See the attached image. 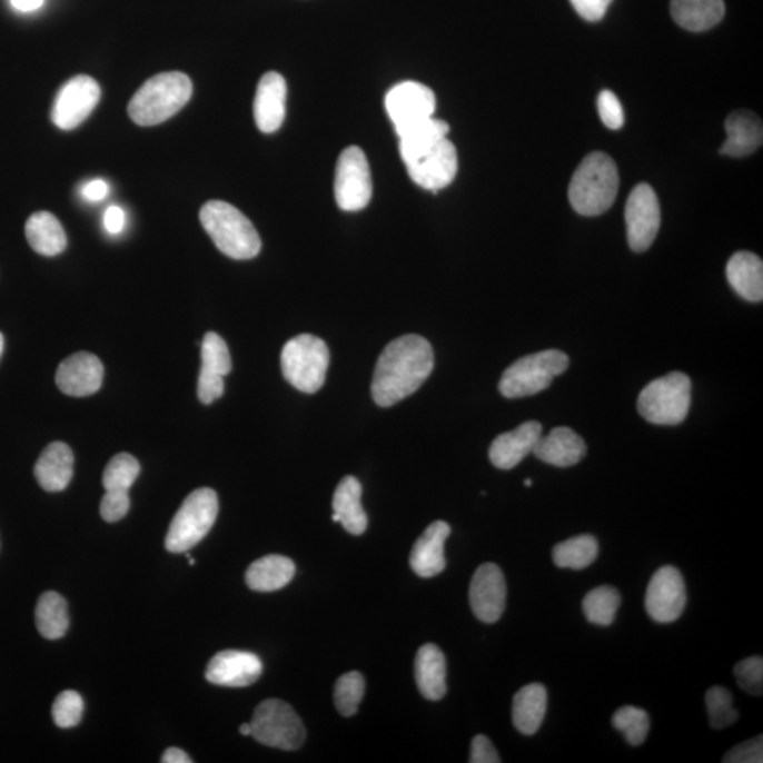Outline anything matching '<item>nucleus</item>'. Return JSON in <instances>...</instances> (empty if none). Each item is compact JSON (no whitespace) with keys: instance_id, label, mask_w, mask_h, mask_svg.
Wrapping results in <instances>:
<instances>
[{"instance_id":"a878e982","label":"nucleus","mask_w":763,"mask_h":763,"mask_svg":"<svg viewBox=\"0 0 763 763\" xmlns=\"http://www.w3.org/2000/svg\"><path fill=\"white\" fill-rule=\"evenodd\" d=\"M415 676L423 697L438 702L447 693V663L440 647L427 644L417 652Z\"/></svg>"},{"instance_id":"5701e85b","label":"nucleus","mask_w":763,"mask_h":763,"mask_svg":"<svg viewBox=\"0 0 763 763\" xmlns=\"http://www.w3.org/2000/svg\"><path fill=\"white\" fill-rule=\"evenodd\" d=\"M533 454L543 463L566 468L582 462L587 454V446L572 428L556 427L547 436H541Z\"/></svg>"},{"instance_id":"8fccbe9b","label":"nucleus","mask_w":763,"mask_h":763,"mask_svg":"<svg viewBox=\"0 0 763 763\" xmlns=\"http://www.w3.org/2000/svg\"><path fill=\"white\" fill-rule=\"evenodd\" d=\"M83 197L90 201H101L108 195V185L102 180H93L83 187Z\"/></svg>"},{"instance_id":"79ce46f5","label":"nucleus","mask_w":763,"mask_h":763,"mask_svg":"<svg viewBox=\"0 0 763 763\" xmlns=\"http://www.w3.org/2000/svg\"><path fill=\"white\" fill-rule=\"evenodd\" d=\"M735 677L740 687L754 696L763 693V658L760 656L744 658L735 666Z\"/></svg>"},{"instance_id":"37998d69","label":"nucleus","mask_w":763,"mask_h":763,"mask_svg":"<svg viewBox=\"0 0 763 763\" xmlns=\"http://www.w3.org/2000/svg\"><path fill=\"white\" fill-rule=\"evenodd\" d=\"M598 113L606 128L618 130L624 127L625 115L618 97L613 91L604 90L598 96Z\"/></svg>"},{"instance_id":"473e14b6","label":"nucleus","mask_w":763,"mask_h":763,"mask_svg":"<svg viewBox=\"0 0 763 763\" xmlns=\"http://www.w3.org/2000/svg\"><path fill=\"white\" fill-rule=\"evenodd\" d=\"M448 132L449 125L442 119L432 117L423 120V122L399 136L402 160H404V164H407V161L415 159L416 156L432 148L438 140L447 138Z\"/></svg>"},{"instance_id":"dca6fc26","label":"nucleus","mask_w":763,"mask_h":763,"mask_svg":"<svg viewBox=\"0 0 763 763\" xmlns=\"http://www.w3.org/2000/svg\"><path fill=\"white\" fill-rule=\"evenodd\" d=\"M201 373L198 376V399L211 405L224 395V378L232 369L228 345L217 333H207L201 344Z\"/></svg>"},{"instance_id":"c756f323","label":"nucleus","mask_w":763,"mask_h":763,"mask_svg":"<svg viewBox=\"0 0 763 763\" xmlns=\"http://www.w3.org/2000/svg\"><path fill=\"white\" fill-rule=\"evenodd\" d=\"M295 563L280 554H269L250 564L245 582L254 592L270 593L286 587L295 577Z\"/></svg>"},{"instance_id":"f257e3e1","label":"nucleus","mask_w":763,"mask_h":763,"mask_svg":"<svg viewBox=\"0 0 763 763\" xmlns=\"http://www.w3.org/2000/svg\"><path fill=\"white\" fill-rule=\"evenodd\" d=\"M435 368V353L426 338L409 334L394 339L380 354L373 379V397L380 407L399 404L425 384Z\"/></svg>"},{"instance_id":"de8ad7c7","label":"nucleus","mask_w":763,"mask_h":763,"mask_svg":"<svg viewBox=\"0 0 763 763\" xmlns=\"http://www.w3.org/2000/svg\"><path fill=\"white\" fill-rule=\"evenodd\" d=\"M472 763H499L501 757L496 752L493 742L485 735H477L472 744Z\"/></svg>"},{"instance_id":"a211bd4d","label":"nucleus","mask_w":763,"mask_h":763,"mask_svg":"<svg viewBox=\"0 0 763 763\" xmlns=\"http://www.w3.org/2000/svg\"><path fill=\"white\" fill-rule=\"evenodd\" d=\"M262 661L254 653L224 651L208 663L207 681L224 687H247L262 674Z\"/></svg>"},{"instance_id":"f3484780","label":"nucleus","mask_w":763,"mask_h":763,"mask_svg":"<svg viewBox=\"0 0 763 763\" xmlns=\"http://www.w3.org/2000/svg\"><path fill=\"white\" fill-rule=\"evenodd\" d=\"M469 603L479 621L494 624L501 620L506 606V582L496 564L485 563L475 572L469 587Z\"/></svg>"},{"instance_id":"a19ab883","label":"nucleus","mask_w":763,"mask_h":763,"mask_svg":"<svg viewBox=\"0 0 763 763\" xmlns=\"http://www.w3.org/2000/svg\"><path fill=\"white\" fill-rule=\"evenodd\" d=\"M53 720L60 729H71L80 724L83 714V700L77 692L67 690L56 698L53 704Z\"/></svg>"},{"instance_id":"1a4fd4ad","label":"nucleus","mask_w":763,"mask_h":763,"mask_svg":"<svg viewBox=\"0 0 763 763\" xmlns=\"http://www.w3.org/2000/svg\"><path fill=\"white\" fill-rule=\"evenodd\" d=\"M252 736L271 749L296 751L306 740V730L299 715L281 700H265L256 707L252 721Z\"/></svg>"},{"instance_id":"4be33fe9","label":"nucleus","mask_w":763,"mask_h":763,"mask_svg":"<svg viewBox=\"0 0 763 763\" xmlns=\"http://www.w3.org/2000/svg\"><path fill=\"white\" fill-rule=\"evenodd\" d=\"M449 533H452V527L446 522H433L415 543L410 554V566L417 576L430 578L444 572L446 568L444 543Z\"/></svg>"},{"instance_id":"c9c22d12","label":"nucleus","mask_w":763,"mask_h":763,"mask_svg":"<svg viewBox=\"0 0 763 763\" xmlns=\"http://www.w3.org/2000/svg\"><path fill=\"white\" fill-rule=\"evenodd\" d=\"M621 605V594L618 589L611 585H603L592 589L585 595L583 611L585 618L595 625L608 626L613 624L616 613Z\"/></svg>"},{"instance_id":"4c0bfd02","label":"nucleus","mask_w":763,"mask_h":763,"mask_svg":"<svg viewBox=\"0 0 763 763\" xmlns=\"http://www.w3.org/2000/svg\"><path fill=\"white\" fill-rule=\"evenodd\" d=\"M140 474L138 459L128 453H120L108 463L102 484L107 490H129Z\"/></svg>"},{"instance_id":"cd10ccee","label":"nucleus","mask_w":763,"mask_h":763,"mask_svg":"<svg viewBox=\"0 0 763 763\" xmlns=\"http://www.w3.org/2000/svg\"><path fill=\"white\" fill-rule=\"evenodd\" d=\"M674 22L694 33L715 28L725 14L724 0H672Z\"/></svg>"},{"instance_id":"603ef678","label":"nucleus","mask_w":763,"mask_h":763,"mask_svg":"<svg viewBox=\"0 0 763 763\" xmlns=\"http://www.w3.org/2000/svg\"><path fill=\"white\" fill-rule=\"evenodd\" d=\"M12 4L20 12H31L43 4V0H12Z\"/></svg>"},{"instance_id":"2eb2a0df","label":"nucleus","mask_w":763,"mask_h":763,"mask_svg":"<svg viewBox=\"0 0 763 763\" xmlns=\"http://www.w3.org/2000/svg\"><path fill=\"white\" fill-rule=\"evenodd\" d=\"M686 603V584L682 573L672 566L658 568L647 585L645 597L651 618L658 624H671L681 618Z\"/></svg>"},{"instance_id":"b1692460","label":"nucleus","mask_w":763,"mask_h":763,"mask_svg":"<svg viewBox=\"0 0 763 763\" xmlns=\"http://www.w3.org/2000/svg\"><path fill=\"white\" fill-rule=\"evenodd\" d=\"M726 140L720 153L730 158H745L761 148L762 120L754 112L735 111L725 120Z\"/></svg>"},{"instance_id":"e433bc0d","label":"nucleus","mask_w":763,"mask_h":763,"mask_svg":"<svg viewBox=\"0 0 763 763\" xmlns=\"http://www.w3.org/2000/svg\"><path fill=\"white\" fill-rule=\"evenodd\" d=\"M613 724L616 730L624 734L628 744L637 746L644 744L651 729L650 715L645 710L625 705L615 711Z\"/></svg>"},{"instance_id":"3c124183","label":"nucleus","mask_w":763,"mask_h":763,"mask_svg":"<svg viewBox=\"0 0 763 763\" xmlns=\"http://www.w3.org/2000/svg\"><path fill=\"white\" fill-rule=\"evenodd\" d=\"M161 762L164 763H191V757L186 754L185 751L180 749H176V746H172V749H169L165 752L164 756H161Z\"/></svg>"},{"instance_id":"2f4dec72","label":"nucleus","mask_w":763,"mask_h":763,"mask_svg":"<svg viewBox=\"0 0 763 763\" xmlns=\"http://www.w3.org/2000/svg\"><path fill=\"white\" fill-rule=\"evenodd\" d=\"M26 238L36 252L43 256H57L67 248L65 228L53 214L40 211L33 214L26 222Z\"/></svg>"},{"instance_id":"49530a36","label":"nucleus","mask_w":763,"mask_h":763,"mask_svg":"<svg viewBox=\"0 0 763 763\" xmlns=\"http://www.w3.org/2000/svg\"><path fill=\"white\" fill-rule=\"evenodd\" d=\"M576 12L588 22L603 19L613 0H569Z\"/></svg>"},{"instance_id":"aec40b11","label":"nucleus","mask_w":763,"mask_h":763,"mask_svg":"<svg viewBox=\"0 0 763 763\" xmlns=\"http://www.w3.org/2000/svg\"><path fill=\"white\" fill-rule=\"evenodd\" d=\"M287 86L279 72H266L260 78L254 102L256 127L260 132L274 133L286 117Z\"/></svg>"},{"instance_id":"5fc2aeb1","label":"nucleus","mask_w":763,"mask_h":763,"mask_svg":"<svg viewBox=\"0 0 763 763\" xmlns=\"http://www.w3.org/2000/svg\"><path fill=\"white\" fill-rule=\"evenodd\" d=\"M3 349H4V337H3V334L0 333V357H2Z\"/></svg>"},{"instance_id":"864d4df0","label":"nucleus","mask_w":763,"mask_h":763,"mask_svg":"<svg viewBox=\"0 0 763 763\" xmlns=\"http://www.w3.org/2000/svg\"><path fill=\"white\" fill-rule=\"evenodd\" d=\"M239 733L245 736L252 735V725L250 723L240 725Z\"/></svg>"},{"instance_id":"c03bdc74","label":"nucleus","mask_w":763,"mask_h":763,"mask_svg":"<svg viewBox=\"0 0 763 763\" xmlns=\"http://www.w3.org/2000/svg\"><path fill=\"white\" fill-rule=\"evenodd\" d=\"M130 508L129 490H107L101 502V516L107 522H118L128 515Z\"/></svg>"},{"instance_id":"c85d7f7f","label":"nucleus","mask_w":763,"mask_h":763,"mask_svg":"<svg viewBox=\"0 0 763 763\" xmlns=\"http://www.w3.org/2000/svg\"><path fill=\"white\" fill-rule=\"evenodd\" d=\"M726 279L742 299L762 301L763 264L755 254L736 252L726 265Z\"/></svg>"},{"instance_id":"20e7f679","label":"nucleus","mask_w":763,"mask_h":763,"mask_svg":"<svg viewBox=\"0 0 763 763\" xmlns=\"http://www.w3.org/2000/svg\"><path fill=\"white\" fill-rule=\"evenodd\" d=\"M200 219L216 247L228 258L248 260L259 255L262 240L258 231L231 204L208 201L201 208Z\"/></svg>"},{"instance_id":"4468645a","label":"nucleus","mask_w":763,"mask_h":763,"mask_svg":"<svg viewBox=\"0 0 763 763\" xmlns=\"http://www.w3.org/2000/svg\"><path fill=\"white\" fill-rule=\"evenodd\" d=\"M625 221L631 249L635 252L650 249L661 228V206L650 185H637L631 191L625 207Z\"/></svg>"},{"instance_id":"f8f14e48","label":"nucleus","mask_w":763,"mask_h":763,"mask_svg":"<svg viewBox=\"0 0 763 763\" xmlns=\"http://www.w3.org/2000/svg\"><path fill=\"white\" fill-rule=\"evenodd\" d=\"M397 136L433 117L436 109L435 92L420 82L406 81L392 88L385 99Z\"/></svg>"},{"instance_id":"39448f33","label":"nucleus","mask_w":763,"mask_h":763,"mask_svg":"<svg viewBox=\"0 0 763 763\" xmlns=\"http://www.w3.org/2000/svg\"><path fill=\"white\" fill-rule=\"evenodd\" d=\"M692 404V380L683 373H672L652 380L637 399V410L657 426H677L686 419Z\"/></svg>"},{"instance_id":"72a5a7b5","label":"nucleus","mask_w":763,"mask_h":763,"mask_svg":"<svg viewBox=\"0 0 763 763\" xmlns=\"http://www.w3.org/2000/svg\"><path fill=\"white\" fill-rule=\"evenodd\" d=\"M36 625L46 640H60L66 635L70 618L66 600L54 592L44 593L36 606Z\"/></svg>"},{"instance_id":"f704fd0d","label":"nucleus","mask_w":763,"mask_h":763,"mask_svg":"<svg viewBox=\"0 0 763 763\" xmlns=\"http://www.w3.org/2000/svg\"><path fill=\"white\" fill-rule=\"evenodd\" d=\"M598 552V542L594 536H576L553 548V562L561 568L583 569L597 561Z\"/></svg>"},{"instance_id":"09e8293b","label":"nucleus","mask_w":763,"mask_h":763,"mask_svg":"<svg viewBox=\"0 0 763 763\" xmlns=\"http://www.w3.org/2000/svg\"><path fill=\"white\" fill-rule=\"evenodd\" d=\"M125 224V214L119 207H109L106 212V228L109 234H119Z\"/></svg>"},{"instance_id":"0eeeda50","label":"nucleus","mask_w":763,"mask_h":763,"mask_svg":"<svg viewBox=\"0 0 763 763\" xmlns=\"http://www.w3.org/2000/svg\"><path fill=\"white\" fill-rule=\"evenodd\" d=\"M218 509V496L211 488L196 489L188 495L172 517L166 536L167 551L187 553L200 543L216 524Z\"/></svg>"},{"instance_id":"9b49d317","label":"nucleus","mask_w":763,"mask_h":763,"mask_svg":"<svg viewBox=\"0 0 763 763\" xmlns=\"http://www.w3.org/2000/svg\"><path fill=\"white\" fill-rule=\"evenodd\" d=\"M101 99V88L92 77L77 76L60 88L51 108L57 128L72 130L86 120Z\"/></svg>"},{"instance_id":"393cba45","label":"nucleus","mask_w":763,"mask_h":763,"mask_svg":"<svg viewBox=\"0 0 763 763\" xmlns=\"http://www.w3.org/2000/svg\"><path fill=\"white\" fill-rule=\"evenodd\" d=\"M36 479L47 493H60L75 475V454L66 443H51L34 467Z\"/></svg>"},{"instance_id":"7c9ffc66","label":"nucleus","mask_w":763,"mask_h":763,"mask_svg":"<svg viewBox=\"0 0 763 763\" xmlns=\"http://www.w3.org/2000/svg\"><path fill=\"white\" fill-rule=\"evenodd\" d=\"M547 710V692L539 683L527 684L515 694L512 720L516 730L524 735L539 731Z\"/></svg>"},{"instance_id":"f03ea898","label":"nucleus","mask_w":763,"mask_h":763,"mask_svg":"<svg viewBox=\"0 0 763 763\" xmlns=\"http://www.w3.org/2000/svg\"><path fill=\"white\" fill-rule=\"evenodd\" d=\"M618 190L620 171L615 161L603 151H593L574 171L568 198L579 216L597 217L613 207Z\"/></svg>"},{"instance_id":"bb28decb","label":"nucleus","mask_w":763,"mask_h":763,"mask_svg":"<svg viewBox=\"0 0 763 763\" xmlns=\"http://www.w3.org/2000/svg\"><path fill=\"white\" fill-rule=\"evenodd\" d=\"M363 487L357 478L345 477L338 484L333 499V521L339 522L351 535H363L368 527V516L363 508Z\"/></svg>"},{"instance_id":"ea45409f","label":"nucleus","mask_w":763,"mask_h":763,"mask_svg":"<svg viewBox=\"0 0 763 763\" xmlns=\"http://www.w3.org/2000/svg\"><path fill=\"white\" fill-rule=\"evenodd\" d=\"M734 698L729 688L714 686L705 694L710 724L715 730H723L739 720V713L733 705Z\"/></svg>"},{"instance_id":"a18cd8bd","label":"nucleus","mask_w":763,"mask_h":763,"mask_svg":"<svg viewBox=\"0 0 763 763\" xmlns=\"http://www.w3.org/2000/svg\"><path fill=\"white\" fill-rule=\"evenodd\" d=\"M725 763H762L763 762V739L762 735L755 736L750 741L734 746L724 756Z\"/></svg>"},{"instance_id":"6ab92c4d","label":"nucleus","mask_w":763,"mask_h":763,"mask_svg":"<svg viewBox=\"0 0 763 763\" xmlns=\"http://www.w3.org/2000/svg\"><path fill=\"white\" fill-rule=\"evenodd\" d=\"M103 365L96 355L78 353L62 360L56 384L62 394L75 397L91 396L101 389Z\"/></svg>"},{"instance_id":"58836bf2","label":"nucleus","mask_w":763,"mask_h":763,"mask_svg":"<svg viewBox=\"0 0 763 763\" xmlns=\"http://www.w3.org/2000/svg\"><path fill=\"white\" fill-rule=\"evenodd\" d=\"M365 693V681L363 674L358 672H349L338 678L336 690H334V703L336 707L344 715V717H351L357 713L360 702H363Z\"/></svg>"},{"instance_id":"6e6d98bb","label":"nucleus","mask_w":763,"mask_h":763,"mask_svg":"<svg viewBox=\"0 0 763 763\" xmlns=\"http://www.w3.org/2000/svg\"><path fill=\"white\" fill-rule=\"evenodd\" d=\"M525 485H526V487H532L533 480H532V479H526V480H525Z\"/></svg>"},{"instance_id":"7ed1b4c3","label":"nucleus","mask_w":763,"mask_h":763,"mask_svg":"<svg viewBox=\"0 0 763 763\" xmlns=\"http://www.w3.org/2000/svg\"><path fill=\"white\" fill-rule=\"evenodd\" d=\"M192 96V82L185 72L171 71L150 78L130 99L128 113L140 127H155L185 108Z\"/></svg>"},{"instance_id":"6e6552de","label":"nucleus","mask_w":763,"mask_h":763,"mask_svg":"<svg viewBox=\"0 0 763 763\" xmlns=\"http://www.w3.org/2000/svg\"><path fill=\"white\" fill-rule=\"evenodd\" d=\"M568 357L558 349H547L517 359L502 375L499 392L509 399L533 396L546 390L556 376L566 373Z\"/></svg>"},{"instance_id":"423d86ee","label":"nucleus","mask_w":763,"mask_h":763,"mask_svg":"<svg viewBox=\"0 0 763 763\" xmlns=\"http://www.w3.org/2000/svg\"><path fill=\"white\" fill-rule=\"evenodd\" d=\"M281 373L303 394H316L326 382L329 364L327 344L311 334L291 338L280 357Z\"/></svg>"},{"instance_id":"9d476101","label":"nucleus","mask_w":763,"mask_h":763,"mask_svg":"<svg viewBox=\"0 0 763 763\" xmlns=\"http://www.w3.org/2000/svg\"><path fill=\"white\" fill-rule=\"evenodd\" d=\"M334 195L343 211H360L370 202L373 177L367 156L358 146H351L339 155Z\"/></svg>"},{"instance_id":"412c9836","label":"nucleus","mask_w":763,"mask_h":763,"mask_svg":"<svg viewBox=\"0 0 763 763\" xmlns=\"http://www.w3.org/2000/svg\"><path fill=\"white\" fill-rule=\"evenodd\" d=\"M542 432L541 423L526 422L515 430L496 437L489 448L490 463L499 469L515 468L533 453Z\"/></svg>"},{"instance_id":"ddd939ff","label":"nucleus","mask_w":763,"mask_h":763,"mask_svg":"<svg viewBox=\"0 0 763 763\" xmlns=\"http://www.w3.org/2000/svg\"><path fill=\"white\" fill-rule=\"evenodd\" d=\"M410 179L425 190L437 192L452 185L458 171L456 146L448 138L438 140L432 148L405 164Z\"/></svg>"}]
</instances>
